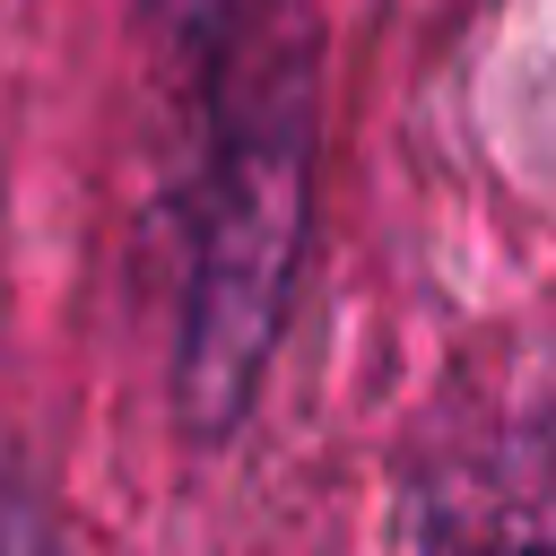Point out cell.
<instances>
[{
	"mask_svg": "<svg viewBox=\"0 0 556 556\" xmlns=\"http://www.w3.org/2000/svg\"><path fill=\"white\" fill-rule=\"evenodd\" d=\"M304 226V87L278 70L269 87L226 96V130L208 139V174L191 191V278H182V348L174 400L200 443L235 434L295 269Z\"/></svg>",
	"mask_w": 556,
	"mask_h": 556,
	"instance_id": "1",
	"label": "cell"
},
{
	"mask_svg": "<svg viewBox=\"0 0 556 556\" xmlns=\"http://www.w3.org/2000/svg\"><path fill=\"white\" fill-rule=\"evenodd\" d=\"M0 556H61L52 530H43V513H35V495L17 478H0Z\"/></svg>",
	"mask_w": 556,
	"mask_h": 556,
	"instance_id": "3",
	"label": "cell"
},
{
	"mask_svg": "<svg viewBox=\"0 0 556 556\" xmlns=\"http://www.w3.org/2000/svg\"><path fill=\"white\" fill-rule=\"evenodd\" d=\"M165 26H174V43H182V61L191 70H208L217 52H226V26H235V0H148Z\"/></svg>",
	"mask_w": 556,
	"mask_h": 556,
	"instance_id": "2",
	"label": "cell"
}]
</instances>
